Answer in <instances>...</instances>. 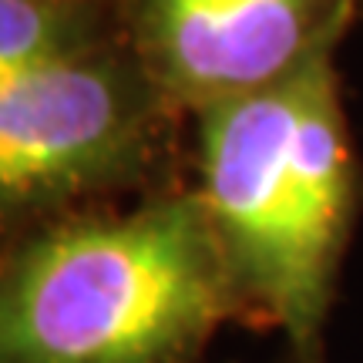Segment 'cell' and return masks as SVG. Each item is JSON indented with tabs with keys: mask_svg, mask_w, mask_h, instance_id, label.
Segmentation results:
<instances>
[{
	"mask_svg": "<svg viewBox=\"0 0 363 363\" xmlns=\"http://www.w3.org/2000/svg\"><path fill=\"white\" fill-rule=\"evenodd\" d=\"M199 202L239 323L326 363V326L357 216V158L330 48L289 78L199 111Z\"/></svg>",
	"mask_w": 363,
	"mask_h": 363,
	"instance_id": "1",
	"label": "cell"
},
{
	"mask_svg": "<svg viewBox=\"0 0 363 363\" xmlns=\"http://www.w3.org/2000/svg\"><path fill=\"white\" fill-rule=\"evenodd\" d=\"M239 323L195 192L74 208L0 246V363H202Z\"/></svg>",
	"mask_w": 363,
	"mask_h": 363,
	"instance_id": "2",
	"label": "cell"
},
{
	"mask_svg": "<svg viewBox=\"0 0 363 363\" xmlns=\"http://www.w3.org/2000/svg\"><path fill=\"white\" fill-rule=\"evenodd\" d=\"M148 128V91L88 51L0 71V229L74 212L131 175Z\"/></svg>",
	"mask_w": 363,
	"mask_h": 363,
	"instance_id": "3",
	"label": "cell"
},
{
	"mask_svg": "<svg viewBox=\"0 0 363 363\" xmlns=\"http://www.w3.org/2000/svg\"><path fill=\"white\" fill-rule=\"evenodd\" d=\"M333 0H148L152 88L206 111L289 78L330 48Z\"/></svg>",
	"mask_w": 363,
	"mask_h": 363,
	"instance_id": "4",
	"label": "cell"
},
{
	"mask_svg": "<svg viewBox=\"0 0 363 363\" xmlns=\"http://www.w3.org/2000/svg\"><path fill=\"white\" fill-rule=\"evenodd\" d=\"M84 51L74 11L61 0H0V71Z\"/></svg>",
	"mask_w": 363,
	"mask_h": 363,
	"instance_id": "5",
	"label": "cell"
},
{
	"mask_svg": "<svg viewBox=\"0 0 363 363\" xmlns=\"http://www.w3.org/2000/svg\"><path fill=\"white\" fill-rule=\"evenodd\" d=\"M272 363H306V360H299V357H293L289 350H283V357H279V360H272Z\"/></svg>",
	"mask_w": 363,
	"mask_h": 363,
	"instance_id": "6",
	"label": "cell"
}]
</instances>
